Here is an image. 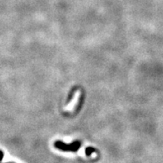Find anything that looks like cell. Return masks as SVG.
<instances>
[{"label":"cell","mask_w":163,"mask_h":163,"mask_svg":"<svg viewBox=\"0 0 163 163\" xmlns=\"http://www.w3.org/2000/svg\"><path fill=\"white\" fill-rule=\"evenodd\" d=\"M54 146L59 150L64 151V152H77L81 148V143L78 141H76L70 144H66L61 141H57L56 143H54Z\"/></svg>","instance_id":"1"},{"label":"cell","mask_w":163,"mask_h":163,"mask_svg":"<svg viewBox=\"0 0 163 163\" xmlns=\"http://www.w3.org/2000/svg\"><path fill=\"white\" fill-rule=\"evenodd\" d=\"M96 152V149H94L93 148L89 147V148H86V155L87 156H90L92 152Z\"/></svg>","instance_id":"2"}]
</instances>
